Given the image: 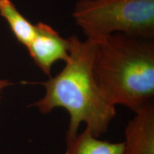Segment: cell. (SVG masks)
Masks as SVG:
<instances>
[{
    "instance_id": "1",
    "label": "cell",
    "mask_w": 154,
    "mask_h": 154,
    "mask_svg": "<svg viewBox=\"0 0 154 154\" xmlns=\"http://www.w3.org/2000/svg\"><path fill=\"white\" fill-rule=\"evenodd\" d=\"M69 40V60L59 74L38 83L45 94L31 106L43 114L57 108L65 109L69 115L66 141L76 136L82 124L99 138L107 132L116 116V107L106 99L94 79V42L88 38L82 41L76 35Z\"/></svg>"
},
{
    "instance_id": "2",
    "label": "cell",
    "mask_w": 154,
    "mask_h": 154,
    "mask_svg": "<svg viewBox=\"0 0 154 154\" xmlns=\"http://www.w3.org/2000/svg\"><path fill=\"white\" fill-rule=\"evenodd\" d=\"M94 44V79L109 103L136 112L154 102L153 38L116 33Z\"/></svg>"
},
{
    "instance_id": "3",
    "label": "cell",
    "mask_w": 154,
    "mask_h": 154,
    "mask_svg": "<svg viewBox=\"0 0 154 154\" xmlns=\"http://www.w3.org/2000/svg\"><path fill=\"white\" fill-rule=\"evenodd\" d=\"M72 17L94 42L116 33L154 38V0H78Z\"/></svg>"
},
{
    "instance_id": "4",
    "label": "cell",
    "mask_w": 154,
    "mask_h": 154,
    "mask_svg": "<svg viewBox=\"0 0 154 154\" xmlns=\"http://www.w3.org/2000/svg\"><path fill=\"white\" fill-rule=\"evenodd\" d=\"M35 26V36L26 48L36 66L50 77L55 63L59 61L66 63L69 60V38L62 37L54 29L44 22H38Z\"/></svg>"
},
{
    "instance_id": "5",
    "label": "cell",
    "mask_w": 154,
    "mask_h": 154,
    "mask_svg": "<svg viewBox=\"0 0 154 154\" xmlns=\"http://www.w3.org/2000/svg\"><path fill=\"white\" fill-rule=\"evenodd\" d=\"M135 113L125 129L123 154H154V102Z\"/></svg>"
},
{
    "instance_id": "6",
    "label": "cell",
    "mask_w": 154,
    "mask_h": 154,
    "mask_svg": "<svg viewBox=\"0 0 154 154\" xmlns=\"http://www.w3.org/2000/svg\"><path fill=\"white\" fill-rule=\"evenodd\" d=\"M124 143H111L100 140L88 130L66 141L64 154H123Z\"/></svg>"
},
{
    "instance_id": "7",
    "label": "cell",
    "mask_w": 154,
    "mask_h": 154,
    "mask_svg": "<svg viewBox=\"0 0 154 154\" xmlns=\"http://www.w3.org/2000/svg\"><path fill=\"white\" fill-rule=\"evenodd\" d=\"M0 15L8 23L17 39L27 47L35 36V25L19 12L11 0H0Z\"/></svg>"
},
{
    "instance_id": "8",
    "label": "cell",
    "mask_w": 154,
    "mask_h": 154,
    "mask_svg": "<svg viewBox=\"0 0 154 154\" xmlns=\"http://www.w3.org/2000/svg\"><path fill=\"white\" fill-rule=\"evenodd\" d=\"M11 83L9 82V81L7 79H0V94H1L2 91L5 89V88H7V86L11 85Z\"/></svg>"
}]
</instances>
